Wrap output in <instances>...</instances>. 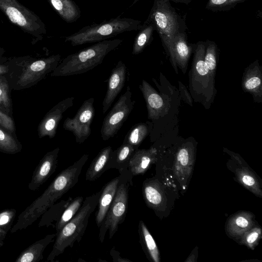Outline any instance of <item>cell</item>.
Wrapping results in <instances>:
<instances>
[{
	"mask_svg": "<svg viewBox=\"0 0 262 262\" xmlns=\"http://www.w3.org/2000/svg\"><path fill=\"white\" fill-rule=\"evenodd\" d=\"M117 189L106 215L100 226L99 237L103 243L106 233L108 230L111 239L117 231L119 225L125 220L128 203L129 187L133 185V177L128 169L120 173Z\"/></svg>",
	"mask_w": 262,
	"mask_h": 262,
	"instance_id": "7",
	"label": "cell"
},
{
	"mask_svg": "<svg viewBox=\"0 0 262 262\" xmlns=\"http://www.w3.org/2000/svg\"><path fill=\"white\" fill-rule=\"evenodd\" d=\"M261 238V229L259 227H253L246 231L241 237V244L254 250Z\"/></svg>",
	"mask_w": 262,
	"mask_h": 262,
	"instance_id": "35",
	"label": "cell"
},
{
	"mask_svg": "<svg viewBox=\"0 0 262 262\" xmlns=\"http://www.w3.org/2000/svg\"><path fill=\"white\" fill-rule=\"evenodd\" d=\"M0 10L13 24L35 38V42L42 40L46 34V26L40 18L17 0H0Z\"/></svg>",
	"mask_w": 262,
	"mask_h": 262,
	"instance_id": "8",
	"label": "cell"
},
{
	"mask_svg": "<svg viewBox=\"0 0 262 262\" xmlns=\"http://www.w3.org/2000/svg\"><path fill=\"white\" fill-rule=\"evenodd\" d=\"M143 27L141 20L118 16L100 24L86 26L73 34L65 37L64 40L70 42L72 46L97 42L125 32L140 30Z\"/></svg>",
	"mask_w": 262,
	"mask_h": 262,
	"instance_id": "5",
	"label": "cell"
},
{
	"mask_svg": "<svg viewBox=\"0 0 262 262\" xmlns=\"http://www.w3.org/2000/svg\"><path fill=\"white\" fill-rule=\"evenodd\" d=\"M164 1H172L175 3H184L188 5L192 0H163Z\"/></svg>",
	"mask_w": 262,
	"mask_h": 262,
	"instance_id": "44",
	"label": "cell"
},
{
	"mask_svg": "<svg viewBox=\"0 0 262 262\" xmlns=\"http://www.w3.org/2000/svg\"><path fill=\"white\" fill-rule=\"evenodd\" d=\"M5 52V50L2 48H0V63H4L7 60L8 58L3 56Z\"/></svg>",
	"mask_w": 262,
	"mask_h": 262,
	"instance_id": "43",
	"label": "cell"
},
{
	"mask_svg": "<svg viewBox=\"0 0 262 262\" xmlns=\"http://www.w3.org/2000/svg\"><path fill=\"white\" fill-rule=\"evenodd\" d=\"M247 0H208L206 9L213 12L225 11Z\"/></svg>",
	"mask_w": 262,
	"mask_h": 262,
	"instance_id": "36",
	"label": "cell"
},
{
	"mask_svg": "<svg viewBox=\"0 0 262 262\" xmlns=\"http://www.w3.org/2000/svg\"><path fill=\"white\" fill-rule=\"evenodd\" d=\"M261 67L257 60L245 70L242 78V86L244 92L251 94L254 101H262Z\"/></svg>",
	"mask_w": 262,
	"mask_h": 262,
	"instance_id": "15",
	"label": "cell"
},
{
	"mask_svg": "<svg viewBox=\"0 0 262 262\" xmlns=\"http://www.w3.org/2000/svg\"><path fill=\"white\" fill-rule=\"evenodd\" d=\"M136 150L131 145L123 143L117 149L111 154L107 165V170L115 168L119 173L128 168L130 160Z\"/></svg>",
	"mask_w": 262,
	"mask_h": 262,
	"instance_id": "23",
	"label": "cell"
},
{
	"mask_svg": "<svg viewBox=\"0 0 262 262\" xmlns=\"http://www.w3.org/2000/svg\"><path fill=\"white\" fill-rule=\"evenodd\" d=\"M110 254L112 257L113 262H133L132 260L122 257L120 256V253L119 251L116 250L115 247H113L110 251Z\"/></svg>",
	"mask_w": 262,
	"mask_h": 262,
	"instance_id": "39",
	"label": "cell"
},
{
	"mask_svg": "<svg viewBox=\"0 0 262 262\" xmlns=\"http://www.w3.org/2000/svg\"><path fill=\"white\" fill-rule=\"evenodd\" d=\"M0 126L14 136L16 127L13 116H11L0 110Z\"/></svg>",
	"mask_w": 262,
	"mask_h": 262,
	"instance_id": "38",
	"label": "cell"
},
{
	"mask_svg": "<svg viewBox=\"0 0 262 262\" xmlns=\"http://www.w3.org/2000/svg\"><path fill=\"white\" fill-rule=\"evenodd\" d=\"M218 48L213 41H206L204 62L213 78H215L218 59Z\"/></svg>",
	"mask_w": 262,
	"mask_h": 262,
	"instance_id": "34",
	"label": "cell"
},
{
	"mask_svg": "<svg viewBox=\"0 0 262 262\" xmlns=\"http://www.w3.org/2000/svg\"><path fill=\"white\" fill-rule=\"evenodd\" d=\"M50 5L66 22L72 23L81 16L78 6L73 0H48Z\"/></svg>",
	"mask_w": 262,
	"mask_h": 262,
	"instance_id": "26",
	"label": "cell"
},
{
	"mask_svg": "<svg viewBox=\"0 0 262 262\" xmlns=\"http://www.w3.org/2000/svg\"><path fill=\"white\" fill-rule=\"evenodd\" d=\"M94 102L92 97L85 100L75 116L67 118L63 122V128L73 134L77 143H82L91 135V125L95 115Z\"/></svg>",
	"mask_w": 262,
	"mask_h": 262,
	"instance_id": "10",
	"label": "cell"
},
{
	"mask_svg": "<svg viewBox=\"0 0 262 262\" xmlns=\"http://www.w3.org/2000/svg\"><path fill=\"white\" fill-rule=\"evenodd\" d=\"M139 87L146 102L148 118L158 119L166 113V104L163 97L145 80H142Z\"/></svg>",
	"mask_w": 262,
	"mask_h": 262,
	"instance_id": "16",
	"label": "cell"
},
{
	"mask_svg": "<svg viewBox=\"0 0 262 262\" xmlns=\"http://www.w3.org/2000/svg\"><path fill=\"white\" fill-rule=\"evenodd\" d=\"M140 243L147 257L153 262L160 261V252L151 234L143 221L140 220L138 229Z\"/></svg>",
	"mask_w": 262,
	"mask_h": 262,
	"instance_id": "25",
	"label": "cell"
},
{
	"mask_svg": "<svg viewBox=\"0 0 262 262\" xmlns=\"http://www.w3.org/2000/svg\"><path fill=\"white\" fill-rule=\"evenodd\" d=\"M151 129L152 123L150 122L137 123L128 131L123 143L131 145L137 150L151 132Z\"/></svg>",
	"mask_w": 262,
	"mask_h": 262,
	"instance_id": "27",
	"label": "cell"
},
{
	"mask_svg": "<svg viewBox=\"0 0 262 262\" xmlns=\"http://www.w3.org/2000/svg\"><path fill=\"white\" fill-rule=\"evenodd\" d=\"M254 215L249 211H239L228 219L226 230L229 235L241 238L247 230L254 226Z\"/></svg>",
	"mask_w": 262,
	"mask_h": 262,
	"instance_id": "19",
	"label": "cell"
},
{
	"mask_svg": "<svg viewBox=\"0 0 262 262\" xmlns=\"http://www.w3.org/2000/svg\"><path fill=\"white\" fill-rule=\"evenodd\" d=\"M141 29L135 37L132 50L133 55L141 53L153 40V34L155 30L151 24H143Z\"/></svg>",
	"mask_w": 262,
	"mask_h": 262,
	"instance_id": "29",
	"label": "cell"
},
{
	"mask_svg": "<svg viewBox=\"0 0 262 262\" xmlns=\"http://www.w3.org/2000/svg\"><path fill=\"white\" fill-rule=\"evenodd\" d=\"M15 209H7L0 212V229L8 231L11 230L15 218Z\"/></svg>",
	"mask_w": 262,
	"mask_h": 262,
	"instance_id": "37",
	"label": "cell"
},
{
	"mask_svg": "<svg viewBox=\"0 0 262 262\" xmlns=\"http://www.w3.org/2000/svg\"><path fill=\"white\" fill-rule=\"evenodd\" d=\"M122 42L121 39L104 40L66 57L51 73L53 77L82 74L101 64L105 57Z\"/></svg>",
	"mask_w": 262,
	"mask_h": 262,
	"instance_id": "3",
	"label": "cell"
},
{
	"mask_svg": "<svg viewBox=\"0 0 262 262\" xmlns=\"http://www.w3.org/2000/svg\"><path fill=\"white\" fill-rule=\"evenodd\" d=\"M11 89L5 75H0V110L13 116Z\"/></svg>",
	"mask_w": 262,
	"mask_h": 262,
	"instance_id": "33",
	"label": "cell"
},
{
	"mask_svg": "<svg viewBox=\"0 0 262 262\" xmlns=\"http://www.w3.org/2000/svg\"><path fill=\"white\" fill-rule=\"evenodd\" d=\"M59 151V148L56 147L47 152L39 161L29 184L28 188L30 190L35 191L38 189L55 171Z\"/></svg>",
	"mask_w": 262,
	"mask_h": 262,
	"instance_id": "12",
	"label": "cell"
},
{
	"mask_svg": "<svg viewBox=\"0 0 262 262\" xmlns=\"http://www.w3.org/2000/svg\"><path fill=\"white\" fill-rule=\"evenodd\" d=\"M61 60L59 54L48 57L31 56L8 58V72L5 74L11 90L30 88L52 73Z\"/></svg>",
	"mask_w": 262,
	"mask_h": 262,
	"instance_id": "1",
	"label": "cell"
},
{
	"mask_svg": "<svg viewBox=\"0 0 262 262\" xmlns=\"http://www.w3.org/2000/svg\"><path fill=\"white\" fill-rule=\"evenodd\" d=\"M206 41L195 44L193 59L189 72V90L195 102L201 103L208 109L216 94L213 78L204 62Z\"/></svg>",
	"mask_w": 262,
	"mask_h": 262,
	"instance_id": "6",
	"label": "cell"
},
{
	"mask_svg": "<svg viewBox=\"0 0 262 262\" xmlns=\"http://www.w3.org/2000/svg\"><path fill=\"white\" fill-rule=\"evenodd\" d=\"M8 70L9 64L7 60L4 63H0V75L6 74L8 72Z\"/></svg>",
	"mask_w": 262,
	"mask_h": 262,
	"instance_id": "41",
	"label": "cell"
},
{
	"mask_svg": "<svg viewBox=\"0 0 262 262\" xmlns=\"http://www.w3.org/2000/svg\"><path fill=\"white\" fill-rule=\"evenodd\" d=\"M83 202V198L82 196H78L71 200L59 220L56 222V233L75 215L81 208Z\"/></svg>",
	"mask_w": 262,
	"mask_h": 262,
	"instance_id": "31",
	"label": "cell"
},
{
	"mask_svg": "<svg viewBox=\"0 0 262 262\" xmlns=\"http://www.w3.org/2000/svg\"><path fill=\"white\" fill-rule=\"evenodd\" d=\"M194 161V149L190 143H186L178 150L174 162V174L180 182L185 183L191 176Z\"/></svg>",
	"mask_w": 262,
	"mask_h": 262,
	"instance_id": "14",
	"label": "cell"
},
{
	"mask_svg": "<svg viewBox=\"0 0 262 262\" xmlns=\"http://www.w3.org/2000/svg\"><path fill=\"white\" fill-rule=\"evenodd\" d=\"M56 234H47L42 238L34 242L23 250L18 256L15 262H38L43 258V252L52 243Z\"/></svg>",
	"mask_w": 262,
	"mask_h": 262,
	"instance_id": "22",
	"label": "cell"
},
{
	"mask_svg": "<svg viewBox=\"0 0 262 262\" xmlns=\"http://www.w3.org/2000/svg\"><path fill=\"white\" fill-rule=\"evenodd\" d=\"M23 146L14 136L0 126V152L14 155L20 152Z\"/></svg>",
	"mask_w": 262,
	"mask_h": 262,
	"instance_id": "28",
	"label": "cell"
},
{
	"mask_svg": "<svg viewBox=\"0 0 262 262\" xmlns=\"http://www.w3.org/2000/svg\"><path fill=\"white\" fill-rule=\"evenodd\" d=\"M101 190L85 198L75 215L59 232L55 233V241L47 261H53L63 253L68 247H73L75 242H79L84 234L91 214L98 205Z\"/></svg>",
	"mask_w": 262,
	"mask_h": 262,
	"instance_id": "4",
	"label": "cell"
},
{
	"mask_svg": "<svg viewBox=\"0 0 262 262\" xmlns=\"http://www.w3.org/2000/svg\"><path fill=\"white\" fill-rule=\"evenodd\" d=\"M195 44H189L187 42L186 32L178 34L173 40V53L177 67L185 74L190 56L193 52Z\"/></svg>",
	"mask_w": 262,
	"mask_h": 262,
	"instance_id": "20",
	"label": "cell"
},
{
	"mask_svg": "<svg viewBox=\"0 0 262 262\" xmlns=\"http://www.w3.org/2000/svg\"><path fill=\"white\" fill-rule=\"evenodd\" d=\"M238 181L246 188L258 197H262V191L255 176L248 169L242 168L236 171Z\"/></svg>",
	"mask_w": 262,
	"mask_h": 262,
	"instance_id": "30",
	"label": "cell"
},
{
	"mask_svg": "<svg viewBox=\"0 0 262 262\" xmlns=\"http://www.w3.org/2000/svg\"><path fill=\"white\" fill-rule=\"evenodd\" d=\"M72 199L69 198L67 200H62L57 204H54L42 215L38 227L52 225L53 222L59 220L63 211L67 207Z\"/></svg>",
	"mask_w": 262,
	"mask_h": 262,
	"instance_id": "32",
	"label": "cell"
},
{
	"mask_svg": "<svg viewBox=\"0 0 262 262\" xmlns=\"http://www.w3.org/2000/svg\"><path fill=\"white\" fill-rule=\"evenodd\" d=\"M139 1H141V0H134L131 6H133L134 5H135L136 3H137Z\"/></svg>",
	"mask_w": 262,
	"mask_h": 262,
	"instance_id": "45",
	"label": "cell"
},
{
	"mask_svg": "<svg viewBox=\"0 0 262 262\" xmlns=\"http://www.w3.org/2000/svg\"><path fill=\"white\" fill-rule=\"evenodd\" d=\"M157 160L158 151L156 148L137 149L130 160L127 169L133 177L143 174Z\"/></svg>",
	"mask_w": 262,
	"mask_h": 262,
	"instance_id": "17",
	"label": "cell"
},
{
	"mask_svg": "<svg viewBox=\"0 0 262 262\" xmlns=\"http://www.w3.org/2000/svg\"><path fill=\"white\" fill-rule=\"evenodd\" d=\"M119 176H118L108 182L101 190L98 200V208L96 214V222L97 226L100 227L106 215L112 202L115 195Z\"/></svg>",
	"mask_w": 262,
	"mask_h": 262,
	"instance_id": "21",
	"label": "cell"
},
{
	"mask_svg": "<svg viewBox=\"0 0 262 262\" xmlns=\"http://www.w3.org/2000/svg\"><path fill=\"white\" fill-rule=\"evenodd\" d=\"M179 89L181 92L182 98L186 103L192 106V97L190 95V94L188 93V91L185 86L181 82L179 81Z\"/></svg>",
	"mask_w": 262,
	"mask_h": 262,
	"instance_id": "40",
	"label": "cell"
},
{
	"mask_svg": "<svg viewBox=\"0 0 262 262\" xmlns=\"http://www.w3.org/2000/svg\"><path fill=\"white\" fill-rule=\"evenodd\" d=\"M132 96L130 87L128 85L125 92L119 98L105 116L100 130L103 141L114 137L126 120L136 102L132 99Z\"/></svg>",
	"mask_w": 262,
	"mask_h": 262,
	"instance_id": "9",
	"label": "cell"
},
{
	"mask_svg": "<svg viewBox=\"0 0 262 262\" xmlns=\"http://www.w3.org/2000/svg\"><path fill=\"white\" fill-rule=\"evenodd\" d=\"M152 24L158 32L171 64L178 73L173 53V40L179 33L185 32V21L179 15L170 1L154 0L149 14L143 23Z\"/></svg>",
	"mask_w": 262,
	"mask_h": 262,
	"instance_id": "2",
	"label": "cell"
},
{
	"mask_svg": "<svg viewBox=\"0 0 262 262\" xmlns=\"http://www.w3.org/2000/svg\"><path fill=\"white\" fill-rule=\"evenodd\" d=\"M113 149L110 146L102 148L91 162L85 174V180L94 181L107 170V165Z\"/></svg>",
	"mask_w": 262,
	"mask_h": 262,
	"instance_id": "24",
	"label": "cell"
},
{
	"mask_svg": "<svg viewBox=\"0 0 262 262\" xmlns=\"http://www.w3.org/2000/svg\"><path fill=\"white\" fill-rule=\"evenodd\" d=\"M74 98V97H69L62 100L47 113L38 126L37 132L39 138L47 136L52 139L55 136L63 114L73 106Z\"/></svg>",
	"mask_w": 262,
	"mask_h": 262,
	"instance_id": "11",
	"label": "cell"
},
{
	"mask_svg": "<svg viewBox=\"0 0 262 262\" xmlns=\"http://www.w3.org/2000/svg\"><path fill=\"white\" fill-rule=\"evenodd\" d=\"M126 67L119 60L112 70L108 80L106 94L102 102V112L106 113L124 87L126 77Z\"/></svg>",
	"mask_w": 262,
	"mask_h": 262,
	"instance_id": "13",
	"label": "cell"
},
{
	"mask_svg": "<svg viewBox=\"0 0 262 262\" xmlns=\"http://www.w3.org/2000/svg\"><path fill=\"white\" fill-rule=\"evenodd\" d=\"M8 231L0 229V248L4 245Z\"/></svg>",
	"mask_w": 262,
	"mask_h": 262,
	"instance_id": "42",
	"label": "cell"
},
{
	"mask_svg": "<svg viewBox=\"0 0 262 262\" xmlns=\"http://www.w3.org/2000/svg\"><path fill=\"white\" fill-rule=\"evenodd\" d=\"M142 194L146 205L155 211L161 210L165 203L162 186L157 179H147L143 183Z\"/></svg>",
	"mask_w": 262,
	"mask_h": 262,
	"instance_id": "18",
	"label": "cell"
}]
</instances>
